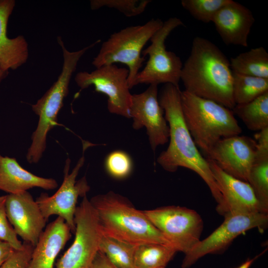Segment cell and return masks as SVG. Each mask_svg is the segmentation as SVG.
<instances>
[{"mask_svg":"<svg viewBox=\"0 0 268 268\" xmlns=\"http://www.w3.org/2000/svg\"><path fill=\"white\" fill-rule=\"evenodd\" d=\"M255 139L239 135L219 140L206 156L227 174L248 182L255 159Z\"/></svg>","mask_w":268,"mask_h":268,"instance_id":"obj_14","label":"cell"},{"mask_svg":"<svg viewBox=\"0 0 268 268\" xmlns=\"http://www.w3.org/2000/svg\"><path fill=\"white\" fill-rule=\"evenodd\" d=\"M255 21L248 8L231 0L218 10L212 22L226 45L247 47L248 37Z\"/></svg>","mask_w":268,"mask_h":268,"instance_id":"obj_17","label":"cell"},{"mask_svg":"<svg viewBox=\"0 0 268 268\" xmlns=\"http://www.w3.org/2000/svg\"><path fill=\"white\" fill-rule=\"evenodd\" d=\"M90 268H117L113 265L99 251L95 257Z\"/></svg>","mask_w":268,"mask_h":268,"instance_id":"obj_33","label":"cell"},{"mask_svg":"<svg viewBox=\"0 0 268 268\" xmlns=\"http://www.w3.org/2000/svg\"></svg>","mask_w":268,"mask_h":268,"instance_id":"obj_37","label":"cell"},{"mask_svg":"<svg viewBox=\"0 0 268 268\" xmlns=\"http://www.w3.org/2000/svg\"><path fill=\"white\" fill-rule=\"evenodd\" d=\"M255 138L257 143L255 159L268 158V128L258 132Z\"/></svg>","mask_w":268,"mask_h":268,"instance_id":"obj_32","label":"cell"},{"mask_svg":"<svg viewBox=\"0 0 268 268\" xmlns=\"http://www.w3.org/2000/svg\"><path fill=\"white\" fill-rule=\"evenodd\" d=\"M213 178L222 196L217 205L218 214L261 212L258 201L250 184L222 170L212 160L206 158Z\"/></svg>","mask_w":268,"mask_h":268,"instance_id":"obj_16","label":"cell"},{"mask_svg":"<svg viewBox=\"0 0 268 268\" xmlns=\"http://www.w3.org/2000/svg\"><path fill=\"white\" fill-rule=\"evenodd\" d=\"M14 0H0V67L4 71L15 70L28 58V47L25 38L19 35L9 38L7 25L15 7Z\"/></svg>","mask_w":268,"mask_h":268,"instance_id":"obj_20","label":"cell"},{"mask_svg":"<svg viewBox=\"0 0 268 268\" xmlns=\"http://www.w3.org/2000/svg\"><path fill=\"white\" fill-rule=\"evenodd\" d=\"M90 201L104 233L134 245L155 243L172 246L144 211L135 208L122 196L109 192Z\"/></svg>","mask_w":268,"mask_h":268,"instance_id":"obj_3","label":"cell"},{"mask_svg":"<svg viewBox=\"0 0 268 268\" xmlns=\"http://www.w3.org/2000/svg\"><path fill=\"white\" fill-rule=\"evenodd\" d=\"M63 51V65L57 80L34 104L32 110L38 116V122L31 136V142L26 158L31 164L37 163L42 158L47 147L48 133L58 125V116L68 93L69 85L77 64L85 52L98 43L97 41L74 52L69 51L60 37H57Z\"/></svg>","mask_w":268,"mask_h":268,"instance_id":"obj_4","label":"cell"},{"mask_svg":"<svg viewBox=\"0 0 268 268\" xmlns=\"http://www.w3.org/2000/svg\"><path fill=\"white\" fill-rule=\"evenodd\" d=\"M232 110L249 130L268 128V91L249 103L236 104Z\"/></svg>","mask_w":268,"mask_h":268,"instance_id":"obj_23","label":"cell"},{"mask_svg":"<svg viewBox=\"0 0 268 268\" xmlns=\"http://www.w3.org/2000/svg\"><path fill=\"white\" fill-rule=\"evenodd\" d=\"M75 238L56 268H90L99 252L102 229L96 211L86 196L74 214Z\"/></svg>","mask_w":268,"mask_h":268,"instance_id":"obj_8","label":"cell"},{"mask_svg":"<svg viewBox=\"0 0 268 268\" xmlns=\"http://www.w3.org/2000/svg\"><path fill=\"white\" fill-rule=\"evenodd\" d=\"M34 247L30 243L23 242V248L19 250H14L0 268H27Z\"/></svg>","mask_w":268,"mask_h":268,"instance_id":"obj_31","label":"cell"},{"mask_svg":"<svg viewBox=\"0 0 268 268\" xmlns=\"http://www.w3.org/2000/svg\"></svg>","mask_w":268,"mask_h":268,"instance_id":"obj_38","label":"cell"},{"mask_svg":"<svg viewBox=\"0 0 268 268\" xmlns=\"http://www.w3.org/2000/svg\"><path fill=\"white\" fill-rule=\"evenodd\" d=\"M184 25L180 19L171 17L164 22L162 27L153 35L150 40V45L142 51L143 57L148 56V60L137 73L135 85L170 83L179 87L183 64L175 53L166 50L165 42L175 29Z\"/></svg>","mask_w":268,"mask_h":268,"instance_id":"obj_7","label":"cell"},{"mask_svg":"<svg viewBox=\"0 0 268 268\" xmlns=\"http://www.w3.org/2000/svg\"><path fill=\"white\" fill-rule=\"evenodd\" d=\"M6 198V195L0 196V240L9 244L14 250H19L23 248V242L9 224L5 209Z\"/></svg>","mask_w":268,"mask_h":268,"instance_id":"obj_30","label":"cell"},{"mask_svg":"<svg viewBox=\"0 0 268 268\" xmlns=\"http://www.w3.org/2000/svg\"><path fill=\"white\" fill-rule=\"evenodd\" d=\"M262 255V253L252 259H249L236 268H250L254 262Z\"/></svg>","mask_w":268,"mask_h":268,"instance_id":"obj_35","label":"cell"},{"mask_svg":"<svg viewBox=\"0 0 268 268\" xmlns=\"http://www.w3.org/2000/svg\"><path fill=\"white\" fill-rule=\"evenodd\" d=\"M129 73L128 68L112 64L90 72H79L74 80L81 90L93 85L96 92L106 95L110 113L130 118L132 94L128 85Z\"/></svg>","mask_w":268,"mask_h":268,"instance_id":"obj_12","label":"cell"},{"mask_svg":"<svg viewBox=\"0 0 268 268\" xmlns=\"http://www.w3.org/2000/svg\"><path fill=\"white\" fill-rule=\"evenodd\" d=\"M181 90L170 83L165 84L158 96L160 106L169 127V144L157 159L165 171L174 172L184 167L197 173L204 181L217 203L222 196L213 178L206 158L199 152L185 122L181 101Z\"/></svg>","mask_w":268,"mask_h":268,"instance_id":"obj_1","label":"cell"},{"mask_svg":"<svg viewBox=\"0 0 268 268\" xmlns=\"http://www.w3.org/2000/svg\"><path fill=\"white\" fill-rule=\"evenodd\" d=\"M223 216L219 227L185 255L182 268H190L206 255L222 253L237 237L249 230L263 231L268 225V214L261 212L229 213Z\"/></svg>","mask_w":268,"mask_h":268,"instance_id":"obj_11","label":"cell"},{"mask_svg":"<svg viewBox=\"0 0 268 268\" xmlns=\"http://www.w3.org/2000/svg\"><path fill=\"white\" fill-rule=\"evenodd\" d=\"M150 0H92L90 7L92 10L102 7L114 8L127 17L135 16L142 13Z\"/></svg>","mask_w":268,"mask_h":268,"instance_id":"obj_28","label":"cell"},{"mask_svg":"<svg viewBox=\"0 0 268 268\" xmlns=\"http://www.w3.org/2000/svg\"><path fill=\"white\" fill-rule=\"evenodd\" d=\"M232 91L236 105L249 103L268 91V78L233 71Z\"/></svg>","mask_w":268,"mask_h":268,"instance_id":"obj_25","label":"cell"},{"mask_svg":"<svg viewBox=\"0 0 268 268\" xmlns=\"http://www.w3.org/2000/svg\"><path fill=\"white\" fill-rule=\"evenodd\" d=\"M248 183L254 192L260 212L268 214V158L255 159Z\"/></svg>","mask_w":268,"mask_h":268,"instance_id":"obj_26","label":"cell"},{"mask_svg":"<svg viewBox=\"0 0 268 268\" xmlns=\"http://www.w3.org/2000/svg\"><path fill=\"white\" fill-rule=\"evenodd\" d=\"M5 209L9 222L23 242L36 245L47 220L28 191L6 195Z\"/></svg>","mask_w":268,"mask_h":268,"instance_id":"obj_15","label":"cell"},{"mask_svg":"<svg viewBox=\"0 0 268 268\" xmlns=\"http://www.w3.org/2000/svg\"><path fill=\"white\" fill-rule=\"evenodd\" d=\"M130 116L134 130L146 129L154 152L169 141V127L159 102L158 85H150L144 91L132 94Z\"/></svg>","mask_w":268,"mask_h":268,"instance_id":"obj_13","label":"cell"},{"mask_svg":"<svg viewBox=\"0 0 268 268\" xmlns=\"http://www.w3.org/2000/svg\"><path fill=\"white\" fill-rule=\"evenodd\" d=\"M177 252L172 246L160 243L136 245L134 257V268H165Z\"/></svg>","mask_w":268,"mask_h":268,"instance_id":"obj_22","label":"cell"},{"mask_svg":"<svg viewBox=\"0 0 268 268\" xmlns=\"http://www.w3.org/2000/svg\"><path fill=\"white\" fill-rule=\"evenodd\" d=\"M58 186L54 179L35 175L22 167L15 158L0 155V190L13 194L35 187L52 190Z\"/></svg>","mask_w":268,"mask_h":268,"instance_id":"obj_19","label":"cell"},{"mask_svg":"<svg viewBox=\"0 0 268 268\" xmlns=\"http://www.w3.org/2000/svg\"><path fill=\"white\" fill-rule=\"evenodd\" d=\"M159 18H152L143 25L127 27L112 34L104 41L92 62L96 68L122 63L128 67V85L135 86V78L145 59L141 56L143 48L163 26Z\"/></svg>","mask_w":268,"mask_h":268,"instance_id":"obj_6","label":"cell"},{"mask_svg":"<svg viewBox=\"0 0 268 268\" xmlns=\"http://www.w3.org/2000/svg\"><path fill=\"white\" fill-rule=\"evenodd\" d=\"M91 145V143L88 141L83 142L82 155L70 173L71 161L67 158L64 169L63 183L53 195L49 196L47 194L43 193L36 200L47 220L50 216L57 215L64 219L71 233H73L75 230L74 219L78 198L86 196L90 190L85 177L78 181L76 179L85 162L84 152Z\"/></svg>","mask_w":268,"mask_h":268,"instance_id":"obj_10","label":"cell"},{"mask_svg":"<svg viewBox=\"0 0 268 268\" xmlns=\"http://www.w3.org/2000/svg\"><path fill=\"white\" fill-rule=\"evenodd\" d=\"M104 165L107 173L117 179L127 177L131 174L133 166L132 159L129 154L121 150L110 153L105 160Z\"/></svg>","mask_w":268,"mask_h":268,"instance_id":"obj_29","label":"cell"},{"mask_svg":"<svg viewBox=\"0 0 268 268\" xmlns=\"http://www.w3.org/2000/svg\"><path fill=\"white\" fill-rule=\"evenodd\" d=\"M180 80L184 90L194 95L231 110L236 105L230 61L215 44L206 38H194L190 54L183 66Z\"/></svg>","mask_w":268,"mask_h":268,"instance_id":"obj_2","label":"cell"},{"mask_svg":"<svg viewBox=\"0 0 268 268\" xmlns=\"http://www.w3.org/2000/svg\"><path fill=\"white\" fill-rule=\"evenodd\" d=\"M136 246L102 231L99 251L117 268H134V257Z\"/></svg>","mask_w":268,"mask_h":268,"instance_id":"obj_24","label":"cell"},{"mask_svg":"<svg viewBox=\"0 0 268 268\" xmlns=\"http://www.w3.org/2000/svg\"><path fill=\"white\" fill-rule=\"evenodd\" d=\"M14 250L9 244L0 240V267L8 259Z\"/></svg>","mask_w":268,"mask_h":268,"instance_id":"obj_34","label":"cell"},{"mask_svg":"<svg viewBox=\"0 0 268 268\" xmlns=\"http://www.w3.org/2000/svg\"><path fill=\"white\" fill-rule=\"evenodd\" d=\"M8 71L3 70L0 67V83L6 77Z\"/></svg>","mask_w":268,"mask_h":268,"instance_id":"obj_36","label":"cell"},{"mask_svg":"<svg viewBox=\"0 0 268 268\" xmlns=\"http://www.w3.org/2000/svg\"><path fill=\"white\" fill-rule=\"evenodd\" d=\"M186 126L197 146L206 156L220 139L242 132L232 110L213 101L181 91Z\"/></svg>","mask_w":268,"mask_h":268,"instance_id":"obj_5","label":"cell"},{"mask_svg":"<svg viewBox=\"0 0 268 268\" xmlns=\"http://www.w3.org/2000/svg\"><path fill=\"white\" fill-rule=\"evenodd\" d=\"M143 211L177 252L185 255L201 240L203 222L195 210L171 205Z\"/></svg>","mask_w":268,"mask_h":268,"instance_id":"obj_9","label":"cell"},{"mask_svg":"<svg viewBox=\"0 0 268 268\" xmlns=\"http://www.w3.org/2000/svg\"><path fill=\"white\" fill-rule=\"evenodd\" d=\"M71 233L64 219L58 216L41 234L27 268H54L55 260L70 238Z\"/></svg>","mask_w":268,"mask_h":268,"instance_id":"obj_18","label":"cell"},{"mask_svg":"<svg viewBox=\"0 0 268 268\" xmlns=\"http://www.w3.org/2000/svg\"><path fill=\"white\" fill-rule=\"evenodd\" d=\"M230 64L234 72L268 78V53L262 46L231 58Z\"/></svg>","mask_w":268,"mask_h":268,"instance_id":"obj_21","label":"cell"},{"mask_svg":"<svg viewBox=\"0 0 268 268\" xmlns=\"http://www.w3.org/2000/svg\"><path fill=\"white\" fill-rule=\"evenodd\" d=\"M231 0H182V7L196 19L204 23L212 22L218 10Z\"/></svg>","mask_w":268,"mask_h":268,"instance_id":"obj_27","label":"cell"}]
</instances>
